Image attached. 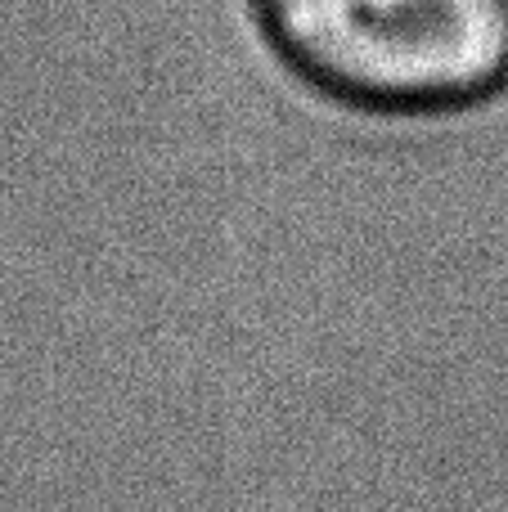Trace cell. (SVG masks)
<instances>
[{
    "instance_id": "cell-1",
    "label": "cell",
    "mask_w": 508,
    "mask_h": 512,
    "mask_svg": "<svg viewBox=\"0 0 508 512\" xmlns=\"http://www.w3.org/2000/svg\"><path fill=\"white\" fill-rule=\"evenodd\" d=\"M270 41L365 108H455L508 77V0H257Z\"/></svg>"
}]
</instances>
